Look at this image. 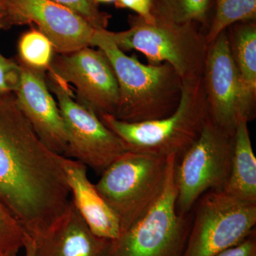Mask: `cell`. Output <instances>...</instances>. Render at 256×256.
<instances>
[{
  "label": "cell",
  "mask_w": 256,
  "mask_h": 256,
  "mask_svg": "<svg viewBox=\"0 0 256 256\" xmlns=\"http://www.w3.org/2000/svg\"><path fill=\"white\" fill-rule=\"evenodd\" d=\"M72 10L95 30H106L111 15L100 10L94 0H50Z\"/></svg>",
  "instance_id": "cell-22"
},
{
  "label": "cell",
  "mask_w": 256,
  "mask_h": 256,
  "mask_svg": "<svg viewBox=\"0 0 256 256\" xmlns=\"http://www.w3.org/2000/svg\"><path fill=\"white\" fill-rule=\"evenodd\" d=\"M170 156L127 151L102 172L96 188L118 220L120 234L142 218L161 195Z\"/></svg>",
  "instance_id": "cell-5"
},
{
  "label": "cell",
  "mask_w": 256,
  "mask_h": 256,
  "mask_svg": "<svg viewBox=\"0 0 256 256\" xmlns=\"http://www.w3.org/2000/svg\"><path fill=\"white\" fill-rule=\"evenodd\" d=\"M63 158L38 137L14 94H0V200L28 236L53 225L72 200Z\"/></svg>",
  "instance_id": "cell-1"
},
{
  "label": "cell",
  "mask_w": 256,
  "mask_h": 256,
  "mask_svg": "<svg viewBox=\"0 0 256 256\" xmlns=\"http://www.w3.org/2000/svg\"><path fill=\"white\" fill-rule=\"evenodd\" d=\"M182 256H216L238 245L256 230V204L223 190L200 197Z\"/></svg>",
  "instance_id": "cell-8"
},
{
  "label": "cell",
  "mask_w": 256,
  "mask_h": 256,
  "mask_svg": "<svg viewBox=\"0 0 256 256\" xmlns=\"http://www.w3.org/2000/svg\"><path fill=\"white\" fill-rule=\"evenodd\" d=\"M23 248L25 249V256H33V254H32L31 244H30V240H28L26 235H25Z\"/></svg>",
  "instance_id": "cell-27"
},
{
  "label": "cell",
  "mask_w": 256,
  "mask_h": 256,
  "mask_svg": "<svg viewBox=\"0 0 256 256\" xmlns=\"http://www.w3.org/2000/svg\"><path fill=\"white\" fill-rule=\"evenodd\" d=\"M226 31L230 55L242 84L256 98V21L237 22Z\"/></svg>",
  "instance_id": "cell-17"
},
{
  "label": "cell",
  "mask_w": 256,
  "mask_h": 256,
  "mask_svg": "<svg viewBox=\"0 0 256 256\" xmlns=\"http://www.w3.org/2000/svg\"><path fill=\"white\" fill-rule=\"evenodd\" d=\"M18 60L21 69L20 84L14 95L40 140L57 154L65 156L67 137L58 104L46 82V73L34 70Z\"/></svg>",
  "instance_id": "cell-13"
},
{
  "label": "cell",
  "mask_w": 256,
  "mask_h": 256,
  "mask_svg": "<svg viewBox=\"0 0 256 256\" xmlns=\"http://www.w3.org/2000/svg\"><path fill=\"white\" fill-rule=\"evenodd\" d=\"M48 70L76 88L78 102L98 116H114L119 98L114 68L100 50L85 47L68 54L55 53Z\"/></svg>",
  "instance_id": "cell-11"
},
{
  "label": "cell",
  "mask_w": 256,
  "mask_h": 256,
  "mask_svg": "<svg viewBox=\"0 0 256 256\" xmlns=\"http://www.w3.org/2000/svg\"><path fill=\"white\" fill-rule=\"evenodd\" d=\"M148 22L138 15H129V28L108 31L120 50H136L146 56L148 64L168 63L182 82L202 78L207 44L205 33L194 24H178L154 15Z\"/></svg>",
  "instance_id": "cell-4"
},
{
  "label": "cell",
  "mask_w": 256,
  "mask_h": 256,
  "mask_svg": "<svg viewBox=\"0 0 256 256\" xmlns=\"http://www.w3.org/2000/svg\"><path fill=\"white\" fill-rule=\"evenodd\" d=\"M10 26L35 24L55 53L92 46L96 30L72 10L50 0H4Z\"/></svg>",
  "instance_id": "cell-12"
},
{
  "label": "cell",
  "mask_w": 256,
  "mask_h": 256,
  "mask_svg": "<svg viewBox=\"0 0 256 256\" xmlns=\"http://www.w3.org/2000/svg\"><path fill=\"white\" fill-rule=\"evenodd\" d=\"M216 256H256V230L238 245L227 249Z\"/></svg>",
  "instance_id": "cell-25"
},
{
  "label": "cell",
  "mask_w": 256,
  "mask_h": 256,
  "mask_svg": "<svg viewBox=\"0 0 256 256\" xmlns=\"http://www.w3.org/2000/svg\"><path fill=\"white\" fill-rule=\"evenodd\" d=\"M24 238L22 227L0 200V256L18 254Z\"/></svg>",
  "instance_id": "cell-21"
},
{
  "label": "cell",
  "mask_w": 256,
  "mask_h": 256,
  "mask_svg": "<svg viewBox=\"0 0 256 256\" xmlns=\"http://www.w3.org/2000/svg\"><path fill=\"white\" fill-rule=\"evenodd\" d=\"M18 60L28 67L46 73L55 54L52 42L38 28H32L20 36Z\"/></svg>",
  "instance_id": "cell-20"
},
{
  "label": "cell",
  "mask_w": 256,
  "mask_h": 256,
  "mask_svg": "<svg viewBox=\"0 0 256 256\" xmlns=\"http://www.w3.org/2000/svg\"><path fill=\"white\" fill-rule=\"evenodd\" d=\"M98 4L100 3H114L116 0H94Z\"/></svg>",
  "instance_id": "cell-28"
},
{
  "label": "cell",
  "mask_w": 256,
  "mask_h": 256,
  "mask_svg": "<svg viewBox=\"0 0 256 256\" xmlns=\"http://www.w3.org/2000/svg\"><path fill=\"white\" fill-rule=\"evenodd\" d=\"M26 237L33 256H106L111 242L92 233L72 200L53 225Z\"/></svg>",
  "instance_id": "cell-14"
},
{
  "label": "cell",
  "mask_w": 256,
  "mask_h": 256,
  "mask_svg": "<svg viewBox=\"0 0 256 256\" xmlns=\"http://www.w3.org/2000/svg\"><path fill=\"white\" fill-rule=\"evenodd\" d=\"M4 256H18V254H10V255H6Z\"/></svg>",
  "instance_id": "cell-29"
},
{
  "label": "cell",
  "mask_w": 256,
  "mask_h": 256,
  "mask_svg": "<svg viewBox=\"0 0 256 256\" xmlns=\"http://www.w3.org/2000/svg\"><path fill=\"white\" fill-rule=\"evenodd\" d=\"M11 28L8 18V10L4 0H0V30H8Z\"/></svg>",
  "instance_id": "cell-26"
},
{
  "label": "cell",
  "mask_w": 256,
  "mask_h": 256,
  "mask_svg": "<svg viewBox=\"0 0 256 256\" xmlns=\"http://www.w3.org/2000/svg\"><path fill=\"white\" fill-rule=\"evenodd\" d=\"M234 143V134L216 126L208 116L198 137L175 165L178 214H190L207 192L224 190L230 174Z\"/></svg>",
  "instance_id": "cell-7"
},
{
  "label": "cell",
  "mask_w": 256,
  "mask_h": 256,
  "mask_svg": "<svg viewBox=\"0 0 256 256\" xmlns=\"http://www.w3.org/2000/svg\"><path fill=\"white\" fill-rule=\"evenodd\" d=\"M248 124L240 121L236 129L230 174L223 191L242 201L256 204V158Z\"/></svg>",
  "instance_id": "cell-16"
},
{
  "label": "cell",
  "mask_w": 256,
  "mask_h": 256,
  "mask_svg": "<svg viewBox=\"0 0 256 256\" xmlns=\"http://www.w3.org/2000/svg\"><path fill=\"white\" fill-rule=\"evenodd\" d=\"M21 78L18 60L4 57L0 53V94H14Z\"/></svg>",
  "instance_id": "cell-23"
},
{
  "label": "cell",
  "mask_w": 256,
  "mask_h": 256,
  "mask_svg": "<svg viewBox=\"0 0 256 256\" xmlns=\"http://www.w3.org/2000/svg\"><path fill=\"white\" fill-rule=\"evenodd\" d=\"M114 6L118 9H130L136 15L140 16L148 22L154 20L152 14L153 0H116Z\"/></svg>",
  "instance_id": "cell-24"
},
{
  "label": "cell",
  "mask_w": 256,
  "mask_h": 256,
  "mask_svg": "<svg viewBox=\"0 0 256 256\" xmlns=\"http://www.w3.org/2000/svg\"><path fill=\"white\" fill-rule=\"evenodd\" d=\"M202 82L208 116L216 126L234 134L240 121L254 118L256 98L242 84L230 55L226 30L207 46Z\"/></svg>",
  "instance_id": "cell-10"
},
{
  "label": "cell",
  "mask_w": 256,
  "mask_h": 256,
  "mask_svg": "<svg viewBox=\"0 0 256 256\" xmlns=\"http://www.w3.org/2000/svg\"><path fill=\"white\" fill-rule=\"evenodd\" d=\"M46 82L56 96L65 126V156L102 173L128 151L124 142L96 112L74 100L69 86L50 70L46 73Z\"/></svg>",
  "instance_id": "cell-9"
},
{
  "label": "cell",
  "mask_w": 256,
  "mask_h": 256,
  "mask_svg": "<svg viewBox=\"0 0 256 256\" xmlns=\"http://www.w3.org/2000/svg\"><path fill=\"white\" fill-rule=\"evenodd\" d=\"M98 117L128 151L162 158L175 156L178 160L198 137L208 117L202 78L182 82L178 108L164 118L128 122L110 114Z\"/></svg>",
  "instance_id": "cell-3"
},
{
  "label": "cell",
  "mask_w": 256,
  "mask_h": 256,
  "mask_svg": "<svg viewBox=\"0 0 256 256\" xmlns=\"http://www.w3.org/2000/svg\"><path fill=\"white\" fill-rule=\"evenodd\" d=\"M92 46L105 53L117 78L116 118L144 122L164 118L174 112L181 99L183 82L170 64L146 65L134 56H129L114 44L107 30H96Z\"/></svg>",
  "instance_id": "cell-2"
},
{
  "label": "cell",
  "mask_w": 256,
  "mask_h": 256,
  "mask_svg": "<svg viewBox=\"0 0 256 256\" xmlns=\"http://www.w3.org/2000/svg\"><path fill=\"white\" fill-rule=\"evenodd\" d=\"M176 156H170L161 195L142 218L111 240L106 256H183L192 218L178 214L176 210Z\"/></svg>",
  "instance_id": "cell-6"
},
{
  "label": "cell",
  "mask_w": 256,
  "mask_h": 256,
  "mask_svg": "<svg viewBox=\"0 0 256 256\" xmlns=\"http://www.w3.org/2000/svg\"><path fill=\"white\" fill-rule=\"evenodd\" d=\"M256 21V0H214L213 18L205 34L207 46L234 24Z\"/></svg>",
  "instance_id": "cell-19"
},
{
  "label": "cell",
  "mask_w": 256,
  "mask_h": 256,
  "mask_svg": "<svg viewBox=\"0 0 256 256\" xmlns=\"http://www.w3.org/2000/svg\"><path fill=\"white\" fill-rule=\"evenodd\" d=\"M62 162L72 201L88 226L100 238L110 240L118 238L119 220L89 180L87 166L65 156Z\"/></svg>",
  "instance_id": "cell-15"
},
{
  "label": "cell",
  "mask_w": 256,
  "mask_h": 256,
  "mask_svg": "<svg viewBox=\"0 0 256 256\" xmlns=\"http://www.w3.org/2000/svg\"><path fill=\"white\" fill-rule=\"evenodd\" d=\"M213 9L214 0H153L152 14L176 23L194 24L207 31Z\"/></svg>",
  "instance_id": "cell-18"
}]
</instances>
